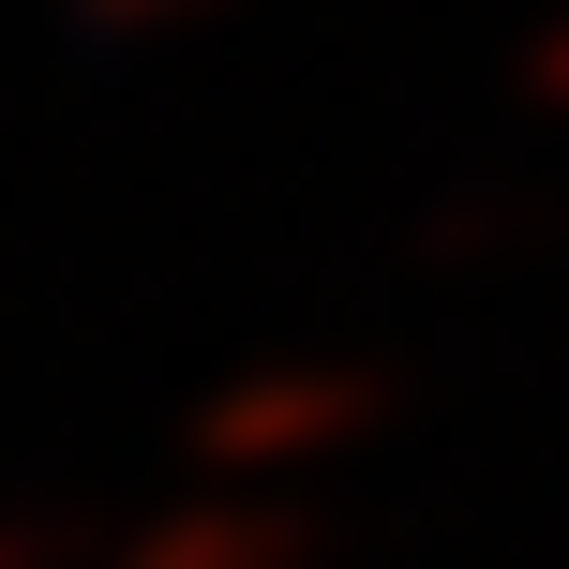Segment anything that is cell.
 <instances>
[{"label": "cell", "instance_id": "7a4b0ae2", "mask_svg": "<svg viewBox=\"0 0 569 569\" xmlns=\"http://www.w3.org/2000/svg\"><path fill=\"white\" fill-rule=\"evenodd\" d=\"M106 569H315V510L284 495H210V510H150Z\"/></svg>", "mask_w": 569, "mask_h": 569}, {"label": "cell", "instance_id": "277c9868", "mask_svg": "<svg viewBox=\"0 0 569 569\" xmlns=\"http://www.w3.org/2000/svg\"><path fill=\"white\" fill-rule=\"evenodd\" d=\"M90 555V525L60 510V495H16V510H0V569H76Z\"/></svg>", "mask_w": 569, "mask_h": 569}, {"label": "cell", "instance_id": "5b68a950", "mask_svg": "<svg viewBox=\"0 0 569 569\" xmlns=\"http://www.w3.org/2000/svg\"><path fill=\"white\" fill-rule=\"evenodd\" d=\"M60 16H76L90 46H150V30H196V16H226V0H60Z\"/></svg>", "mask_w": 569, "mask_h": 569}, {"label": "cell", "instance_id": "6da1fadb", "mask_svg": "<svg viewBox=\"0 0 569 569\" xmlns=\"http://www.w3.org/2000/svg\"><path fill=\"white\" fill-rule=\"evenodd\" d=\"M390 405H405L390 360H360V345H284V360L226 375V390L196 405V435H180V450H196L210 480H300V465L360 450Z\"/></svg>", "mask_w": 569, "mask_h": 569}, {"label": "cell", "instance_id": "8992f818", "mask_svg": "<svg viewBox=\"0 0 569 569\" xmlns=\"http://www.w3.org/2000/svg\"><path fill=\"white\" fill-rule=\"evenodd\" d=\"M510 76H525V106H555V120H569V16L525 30V60H510Z\"/></svg>", "mask_w": 569, "mask_h": 569}, {"label": "cell", "instance_id": "3957f363", "mask_svg": "<svg viewBox=\"0 0 569 569\" xmlns=\"http://www.w3.org/2000/svg\"><path fill=\"white\" fill-rule=\"evenodd\" d=\"M540 240H555V210L525 196V180H450L405 256H420V270H495V256H540Z\"/></svg>", "mask_w": 569, "mask_h": 569}]
</instances>
